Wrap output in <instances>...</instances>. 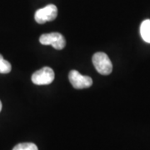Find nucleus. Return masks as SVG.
I'll use <instances>...</instances> for the list:
<instances>
[{
  "label": "nucleus",
  "instance_id": "obj_9",
  "mask_svg": "<svg viewBox=\"0 0 150 150\" xmlns=\"http://www.w3.org/2000/svg\"><path fill=\"white\" fill-rule=\"evenodd\" d=\"M1 110H2V103L0 101V112H1Z\"/></svg>",
  "mask_w": 150,
  "mask_h": 150
},
{
  "label": "nucleus",
  "instance_id": "obj_6",
  "mask_svg": "<svg viewBox=\"0 0 150 150\" xmlns=\"http://www.w3.org/2000/svg\"><path fill=\"white\" fill-rule=\"evenodd\" d=\"M140 34L146 43H150V19H146L141 23Z\"/></svg>",
  "mask_w": 150,
  "mask_h": 150
},
{
  "label": "nucleus",
  "instance_id": "obj_2",
  "mask_svg": "<svg viewBox=\"0 0 150 150\" xmlns=\"http://www.w3.org/2000/svg\"><path fill=\"white\" fill-rule=\"evenodd\" d=\"M39 42L43 45H52L55 49H63L66 45L64 37L59 33H50L42 34L39 38Z\"/></svg>",
  "mask_w": 150,
  "mask_h": 150
},
{
  "label": "nucleus",
  "instance_id": "obj_7",
  "mask_svg": "<svg viewBox=\"0 0 150 150\" xmlns=\"http://www.w3.org/2000/svg\"><path fill=\"white\" fill-rule=\"evenodd\" d=\"M12 69V66L10 63L3 58L0 54V74H8Z\"/></svg>",
  "mask_w": 150,
  "mask_h": 150
},
{
  "label": "nucleus",
  "instance_id": "obj_1",
  "mask_svg": "<svg viewBox=\"0 0 150 150\" xmlns=\"http://www.w3.org/2000/svg\"><path fill=\"white\" fill-rule=\"evenodd\" d=\"M93 64L96 70L102 75H108L112 73V64L107 54L98 52L93 56Z\"/></svg>",
  "mask_w": 150,
  "mask_h": 150
},
{
  "label": "nucleus",
  "instance_id": "obj_3",
  "mask_svg": "<svg viewBox=\"0 0 150 150\" xmlns=\"http://www.w3.org/2000/svg\"><path fill=\"white\" fill-rule=\"evenodd\" d=\"M58 16V8L54 4H49L42 8L35 13L34 18L38 23L43 24L46 22L54 21Z\"/></svg>",
  "mask_w": 150,
  "mask_h": 150
},
{
  "label": "nucleus",
  "instance_id": "obj_5",
  "mask_svg": "<svg viewBox=\"0 0 150 150\" xmlns=\"http://www.w3.org/2000/svg\"><path fill=\"white\" fill-rule=\"evenodd\" d=\"M69 79L73 87L77 89L87 88L93 84V79L90 77L82 75L77 70L70 71L69 74Z\"/></svg>",
  "mask_w": 150,
  "mask_h": 150
},
{
  "label": "nucleus",
  "instance_id": "obj_8",
  "mask_svg": "<svg viewBox=\"0 0 150 150\" xmlns=\"http://www.w3.org/2000/svg\"><path fill=\"white\" fill-rule=\"evenodd\" d=\"M13 150H38L37 145L33 143H23L16 145Z\"/></svg>",
  "mask_w": 150,
  "mask_h": 150
},
{
  "label": "nucleus",
  "instance_id": "obj_4",
  "mask_svg": "<svg viewBox=\"0 0 150 150\" xmlns=\"http://www.w3.org/2000/svg\"><path fill=\"white\" fill-rule=\"evenodd\" d=\"M32 82L37 85L50 84L54 79V72L49 67H44L32 75Z\"/></svg>",
  "mask_w": 150,
  "mask_h": 150
}]
</instances>
